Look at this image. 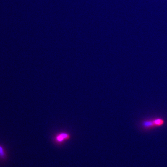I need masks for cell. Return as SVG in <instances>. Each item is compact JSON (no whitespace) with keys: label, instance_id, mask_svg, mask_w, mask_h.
I'll return each mask as SVG.
<instances>
[{"label":"cell","instance_id":"6da1fadb","mask_svg":"<svg viewBox=\"0 0 167 167\" xmlns=\"http://www.w3.org/2000/svg\"><path fill=\"white\" fill-rule=\"evenodd\" d=\"M165 120L161 117L145 119L140 123V127L145 131H150L165 124Z\"/></svg>","mask_w":167,"mask_h":167},{"label":"cell","instance_id":"7a4b0ae2","mask_svg":"<svg viewBox=\"0 0 167 167\" xmlns=\"http://www.w3.org/2000/svg\"><path fill=\"white\" fill-rule=\"evenodd\" d=\"M70 137V135L67 133H61L55 137V140L56 142L62 143L66 140H68Z\"/></svg>","mask_w":167,"mask_h":167},{"label":"cell","instance_id":"3957f363","mask_svg":"<svg viewBox=\"0 0 167 167\" xmlns=\"http://www.w3.org/2000/svg\"><path fill=\"white\" fill-rule=\"evenodd\" d=\"M7 158L6 151L4 148L0 145V160H5Z\"/></svg>","mask_w":167,"mask_h":167}]
</instances>
